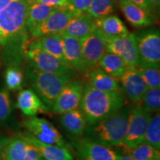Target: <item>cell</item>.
<instances>
[{"mask_svg": "<svg viewBox=\"0 0 160 160\" xmlns=\"http://www.w3.org/2000/svg\"><path fill=\"white\" fill-rule=\"evenodd\" d=\"M126 105L125 96L121 91H102L84 84L79 108L91 125L105 119Z\"/></svg>", "mask_w": 160, "mask_h": 160, "instance_id": "6da1fadb", "label": "cell"}, {"mask_svg": "<svg viewBox=\"0 0 160 160\" xmlns=\"http://www.w3.org/2000/svg\"><path fill=\"white\" fill-rule=\"evenodd\" d=\"M131 106L125 105L105 119L86 127L85 138L108 147H120L125 139Z\"/></svg>", "mask_w": 160, "mask_h": 160, "instance_id": "7a4b0ae2", "label": "cell"}, {"mask_svg": "<svg viewBox=\"0 0 160 160\" xmlns=\"http://www.w3.org/2000/svg\"><path fill=\"white\" fill-rule=\"evenodd\" d=\"M33 91L48 108L51 109L59 92L68 82L73 79L70 74L48 73L28 67L25 71Z\"/></svg>", "mask_w": 160, "mask_h": 160, "instance_id": "3957f363", "label": "cell"}, {"mask_svg": "<svg viewBox=\"0 0 160 160\" xmlns=\"http://www.w3.org/2000/svg\"><path fill=\"white\" fill-rule=\"evenodd\" d=\"M28 0H13L0 11V43L22 37L26 29Z\"/></svg>", "mask_w": 160, "mask_h": 160, "instance_id": "277c9868", "label": "cell"}, {"mask_svg": "<svg viewBox=\"0 0 160 160\" xmlns=\"http://www.w3.org/2000/svg\"><path fill=\"white\" fill-rule=\"evenodd\" d=\"M139 66L159 67L160 64V33L157 28L135 33ZM137 67V68H138Z\"/></svg>", "mask_w": 160, "mask_h": 160, "instance_id": "5b68a950", "label": "cell"}, {"mask_svg": "<svg viewBox=\"0 0 160 160\" xmlns=\"http://www.w3.org/2000/svg\"><path fill=\"white\" fill-rule=\"evenodd\" d=\"M22 48L30 67L48 73L74 76L75 71L57 57L35 47L23 45Z\"/></svg>", "mask_w": 160, "mask_h": 160, "instance_id": "8992f818", "label": "cell"}, {"mask_svg": "<svg viewBox=\"0 0 160 160\" xmlns=\"http://www.w3.org/2000/svg\"><path fill=\"white\" fill-rule=\"evenodd\" d=\"M105 39L106 51L121 58L128 68H137L139 65V56L135 33H128L116 37L105 36Z\"/></svg>", "mask_w": 160, "mask_h": 160, "instance_id": "52a82bcc", "label": "cell"}, {"mask_svg": "<svg viewBox=\"0 0 160 160\" xmlns=\"http://www.w3.org/2000/svg\"><path fill=\"white\" fill-rule=\"evenodd\" d=\"M151 117V113L142 105H137L131 108L127 131L123 142L120 147L124 148L127 151L143 142Z\"/></svg>", "mask_w": 160, "mask_h": 160, "instance_id": "ba28073f", "label": "cell"}, {"mask_svg": "<svg viewBox=\"0 0 160 160\" xmlns=\"http://www.w3.org/2000/svg\"><path fill=\"white\" fill-rule=\"evenodd\" d=\"M30 134L42 143L68 149L69 145L53 124L44 118L30 117L23 122Z\"/></svg>", "mask_w": 160, "mask_h": 160, "instance_id": "9c48e42d", "label": "cell"}, {"mask_svg": "<svg viewBox=\"0 0 160 160\" xmlns=\"http://www.w3.org/2000/svg\"><path fill=\"white\" fill-rule=\"evenodd\" d=\"M81 40L83 72L87 73L97 67L99 59L106 52L105 36L96 28Z\"/></svg>", "mask_w": 160, "mask_h": 160, "instance_id": "30bf717a", "label": "cell"}, {"mask_svg": "<svg viewBox=\"0 0 160 160\" xmlns=\"http://www.w3.org/2000/svg\"><path fill=\"white\" fill-rule=\"evenodd\" d=\"M84 83L72 79L64 86L54 101L51 110L53 113L62 114L65 112L78 109L82 97Z\"/></svg>", "mask_w": 160, "mask_h": 160, "instance_id": "8fae6325", "label": "cell"}, {"mask_svg": "<svg viewBox=\"0 0 160 160\" xmlns=\"http://www.w3.org/2000/svg\"><path fill=\"white\" fill-rule=\"evenodd\" d=\"M77 150L79 157L84 160H117L114 151L108 146L95 142L87 138H70Z\"/></svg>", "mask_w": 160, "mask_h": 160, "instance_id": "7c38bea8", "label": "cell"}, {"mask_svg": "<svg viewBox=\"0 0 160 160\" xmlns=\"http://www.w3.org/2000/svg\"><path fill=\"white\" fill-rule=\"evenodd\" d=\"M75 16L69 10L56 9L39 26L33 30L31 37L62 33L68 24Z\"/></svg>", "mask_w": 160, "mask_h": 160, "instance_id": "4fadbf2b", "label": "cell"}, {"mask_svg": "<svg viewBox=\"0 0 160 160\" xmlns=\"http://www.w3.org/2000/svg\"><path fill=\"white\" fill-rule=\"evenodd\" d=\"M120 91L133 104L139 105L148 87L137 68H127L119 79Z\"/></svg>", "mask_w": 160, "mask_h": 160, "instance_id": "5bb4252c", "label": "cell"}, {"mask_svg": "<svg viewBox=\"0 0 160 160\" xmlns=\"http://www.w3.org/2000/svg\"><path fill=\"white\" fill-rule=\"evenodd\" d=\"M118 3L126 19L133 27L137 28H147L155 22L154 15L128 0H118Z\"/></svg>", "mask_w": 160, "mask_h": 160, "instance_id": "9a60e30c", "label": "cell"}, {"mask_svg": "<svg viewBox=\"0 0 160 160\" xmlns=\"http://www.w3.org/2000/svg\"><path fill=\"white\" fill-rule=\"evenodd\" d=\"M23 45L38 48L53 55V57H57L62 62L67 64L63 53L61 33L42 36V37L34 38L31 37V39L26 40Z\"/></svg>", "mask_w": 160, "mask_h": 160, "instance_id": "2e32d148", "label": "cell"}, {"mask_svg": "<svg viewBox=\"0 0 160 160\" xmlns=\"http://www.w3.org/2000/svg\"><path fill=\"white\" fill-rule=\"evenodd\" d=\"M17 107L27 117H34L37 113L48 112V108L33 90H22L17 97Z\"/></svg>", "mask_w": 160, "mask_h": 160, "instance_id": "e0dca14e", "label": "cell"}, {"mask_svg": "<svg viewBox=\"0 0 160 160\" xmlns=\"http://www.w3.org/2000/svg\"><path fill=\"white\" fill-rule=\"evenodd\" d=\"M63 53L68 65L74 71L83 72L82 40L61 33Z\"/></svg>", "mask_w": 160, "mask_h": 160, "instance_id": "ac0fdd59", "label": "cell"}, {"mask_svg": "<svg viewBox=\"0 0 160 160\" xmlns=\"http://www.w3.org/2000/svg\"><path fill=\"white\" fill-rule=\"evenodd\" d=\"M96 28L95 19L86 13L73 17L62 33L82 39L88 36Z\"/></svg>", "mask_w": 160, "mask_h": 160, "instance_id": "d6986e66", "label": "cell"}, {"mask_svg": "<svg viewBox=\"0 0 160 160\" xmlns=\"http://www.w3.org/2000/svg\"><path fill=\"white\" fill-rule=\"evenodd\" d=\"M85 74V84L93 88L102 91H121L119 79L107 74L99 68H95Z\"/></svg>", "mask_w": 160, "mask_h": 160, "instance_id": "ffe728a7", "label": "cell"}, {"mask_svg": "<svg viewBox=\"0 0 160 160\" xmlns=\"http://www.w3.org/2000/svg\"><path fill=\"white\" fill-rule=\"evenodd\" d=\"M21 134L37 148L40 154L45 160H74L68 149L57 145L41 142L29 133Z\"/></svg>", "mask_w": 160, "mask_h": 160, "instance_id": "44dd1931", "label": "cell"}, {"mask_svg": "<svg viewBox=\"0 0 160 160\" xmlns=\"http://www.w3.org/2000/svg\"><path fill=\"white\" fill-rule=\"evenodd\" d=\"M60 122L63 127L76 137H82L88 126L87 120L79 108L62 113L60 117Z\"/></svg>", "mask_w": 160, "mask_h": 160, "instance_id": "7402d4cb", "label": "cell"}, {"mask_svg": "<svg viewBox=\"0 0 160 160\" xmlns=\"http://www.w3.org/2000/svg\"><path fill=\"white\" fill-rule=\"evenodd\" d=\"M54 10L56 8L43 4L28 2L25 26L28 33L39 26Z\"/></svg>", "mask_w": 160, "mask_h": 160, "instance_id": "603a6c76", "label": "cell"}, {"mask_svg": "<svg viewBox=\"0 0 160 160\" xmlns=\"http://www.w3.org/2000/svg\"><path fill=\"white\" fill-rule=\"evenodd\" d=\"M96 27L106 37L127 34L129 32L122 20L117 16L108 15L95 19Z\"/></svg>", "mask_w": 160, "mask_h": 160, "instance_id": "cb8c5ba5", "label": "cell"}, {"mask_svg": "<svg viewBox=\"0 0 160 160\" xmlns=\"http://www.w3.org/2000/svg\"><path fill=\"white\" fill-rule=\"evenodd\" d=\"M98 68L107 74L119 79L128 68L120 57L114 53L106 51L98 62Z\"/></svg>", "mask_w": 160, "mask_h": 160, "instance_id": "d4e9b609", "label": "cell"}, {"mask_svg": "<svg viewBox=\"0 0 160 160\" xmlns=\"http://www.w3.org/2000/svg\"><path fill=\"white\" fill-rule=\"evenodd\" d=\"M143 142L153 146L156 149L160 148V114L157 112L151 117L146 129Z\"/></svg>", "mask_w": 160, "mask_h": 160, "instance_id": "484cf974", "label": "cell"}, {"mask_svg": "<svg viewBox=\"0 0 160 160\" xmlns=\"http://www.w3.org/2000/svg\"><path fill=\"white\" fill-rule=\"evenodd\" d=\"M116 9V0H92L87 13L94 19L111 14Z\"/></svg>", "mask_w": 160, "mask_h": 160, "instance_id": "4316f807", "label": "cell"}, {"mask_svg": "<svg viewBox=\"0 0 160 160\" xmlns=\"http://www.w3.org/2000/svg\"><path fill=\"white\" fill-rule=\"evenodd\" d=\"M5 79L8 89L12 91L21 90L25 85V75L20 68L15 65L8 68Z\"/></svg>", "mask_w": 160, "mask_h": 160, "instance_id": "83f0119b", "label": "cell"}, {"mask_svg": "<svg viewBox=\"0 0 160 160\" xmlns=\"http://www.w3.org/2000/svg\"><path fill=\"white\" fill-rule=\"evenodd\" d=\"M145 110L150 112H159L160 109V88H148L142 97L139 103Z\"/></svg>", "mask_w": 160, "mask_h": 160, "instance_id": "f1b7e54d", "label": "cell"}, {"mask_svg": "<svg viewBox=\"0 0 160 160\" xmlns=\"http://www.w3.org/2000/svg\"><path fill=\"white\" fill-rule=\"evenodd\" d=\"M137 68L148 88H160V71L159 67L139 66Z\"/></svg>", "mask_w": 160, "mask_h": 160, "instance_id": "f546056e", "label": "cell"}, {"mask_svg": "<svg viewBox=\"0 0 160 160\" xmlns=\"http://www.w3.org/2000/svg\"><path fill=\"white\" fill-rule=\"evenodd\" d=\"M128 155L135 160H153L159 150L145 142H142L131 149L127 150Z\"/></svg>", "mask_w": 160, "mask_h": 160, "instance_id": "4dcf8cb0", "label": "cell"}, {"mask_svg": "<svg viewBox=\"0 0 160 160\" xmlns=\"http://www.w3.org/2000/svg\"><path fill=\"white\" fill-rule=\"evenodd\" d=\"M12 115V104L8 90L0 89V125L7 124Z\"/></svg>", "mask_w": 160, "mask_h": 160, "instance_id": "1f68e13d", "label": "cell"}, {"mask_svg": "<svg viewBox=\"0 0 160 160\" xmlns=\"http://www.w3.org/2000/svg\"><path fill=\"white\" fill-rule=\"evenodd\" d=\"M92 0H69V11L75 17L86 13Z\"/></svg>", "mask_w": 160, "mask_h": 160, "instance_id": "d6a6232c", "label": "cell"}, {"mask_svg": "<svg viewBox=\"0 0 160 160\" xmlns=\"http://www.w3.org/2000/svg\"><path fill=\"white\" fill-rule=\"evenodd\" d=\"M29 2H37L59 10H69V0H28Z\"/></svg>", "mask_w": 160, "mask_h": 160, "instance_id": "836d02e7", "label": "cell"}, {"mask_svg": "<svg viewBox=\"0 0 160 160\" xmlns=\"http://www.w3.org/2000/svg\"><path fill=\"white\" fill-rule=\"evenodd\" d=\"M128 1L136 4V5H139V7H141L142 8H143L145 11L148 12L149 13L153 14L154 10H153V7H152L150 0H128Z\"/></svg>", "mask_w": 160, "mask_h": 160, "instance_id": "e575fe53", "label": "cell"}, {"mask_svg": "<svg viewBox=\"0 0 160 160\" xmlns=\"http://www.w3.org/2000/svg\"><path fill=\"white\" fill-rule=\"evenodd\" d=\"M11 138L0 135V160H4V154Z\"/></svg>", "mask_w": 160, "mask_h": 160, "instance_id": "d590c367", "label": "cell"}, {"mask_svg": "<svg viewBox=\"0 0 160 160\" xmlns=\"http://www.w3.org/2000/svg\"><path fill=\"white\" fill-rule=\"evenodd\" d=\"M151 4L154 11H159L160 7V0H150Z\"/></svg>", "mask_w": 160, "mask_h": 160, "instance_id": "8d00e7d4", "label": "cell"}, {"mask_svg": "<svg viewBox=\"0 0 160 160\" xmlns=\"http://www.w3.org/2000/svg\"><path fill=\"white\" fill-rule=\"evenodd\" d=\"M117 160H135L132 158L131 156L128 154L122 155V154H117Z\"/></svg>", "mask_w": 160, "mask_h": 160, "instance_id": "74e56055", "label": "cell"}, {"mask_svg": "<svg viewBox=\"0 0 160 160\" xmlns=\"http://www.w3.org/2000/svg\"><path fill=\"white\" fill-rule=\"evenodd\" d=\"M13 0H0V11L3 9L6 5H8Z\"/></svg>", "mask_w": 160, "mask_h": 160, "instance_id": "f35d334b", "label": "cell"}, {"mask_svg": "<svg viewBox=\"0 0 160 160\" xmlns=\"http://www.w3.org/2000/svg\"><path fill=\"white\" fill-rule=\"evenodd\" d=\"M153 160H160V153L159 151L157 152V153L156 154V156L154 157V158H153Z\"/></svg>", "mask_w": 160, "mask_h": 160, "instance_id": "ab89813d", "label": "cell"}, {"mask_svg": "<svg viewBox=\"0 0 160 160\" xmlns=\"http://www.w3.org/2000/svg\"><path fill=\"white\" fill-rule=\"evenodd\" d=\"M77 160H84V159H82V158H81V157H79V158H78Z\"/></svg>", "mask_w": 160, "mask_h": 160, "instance_id": "60d3db41", "label": "cell"}]
</instances>
